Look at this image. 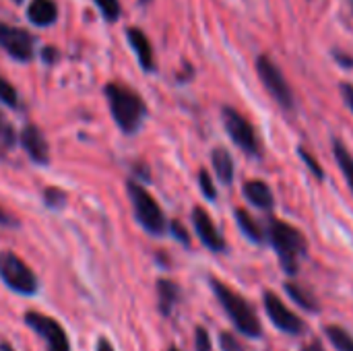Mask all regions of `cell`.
Returning a JSON list of instances; mask_svg holds the SVG:
<instances>
[{"instance_id":"7c38bea8","label":"cell","mask_w":353,"mask_h":351,"mask_svg":"<svg viewBox=\"0 0 353 351\" xmlns=\"http://www.w3.org/2000/svg\"><path fill=\"white\" fill-rule=\"evenodd\" d=\"M21 143L25 147V151L29 153V157L35 161V163H48L50 161V149H48V143L41 134V130L33 124L25 126L21 130Z\"/></svg>"},{"instance_id":"603a6c76","label":"cell","mask_w":353,"mask_h":351,"mask_svg":"<svg viewBox=\"0 0 353 351\" xmlns=\"http://www.w3.org/2000/svg\"><path fill=\"white\" fill-rule=\"evenodd\" d=\"M95 4L99 6L101 14L108 21H116L120 17V2L118 0H95Z\"/></svg>"},{"instance_id":"ffe728a7","label":"cell","mask_w":353,"mask_h":351,"mask_svg":"<svg viewBox=\"0 0 353 351\" xmlns=\"http://www.w3.org/2000/svg\"><path fill=\"white\" fill-rule=\"evenodd\" d=\"M333 149H335V159H337L339 168L343 170V174H345V178H347V182H350V186H352L353 190V157L350 155V151L345 149V145L341 141H335Z\"/></svg>"},{"instance_id":"8fae6325","label":"cell","mask_w":353,"mask_h":351,"mask_svg":"<svg viewBox=\"0 0 353 351\" xmlns=\"http://www.w3.org/2000/svg\"><path fill=\"white\" fill-rule=\"evenodd\" d=\"M192 223H194V230H196L201 242H203L209 250L221 252V250L225 248V242H223L221 234L217 232L213 219L209 217V213H207L205 209L194 207V211H192Z\"/></svg>"},{"instance_id":"e0dca14e","label":"cell","mask_w":353,"mask_h":351,"mask_svg":"<svg viewBox=\"0 0 353 351\" xmlns=\"http://www.w3.org/2000/svg\"><path fill=\"white\" fill-rule=\"evenodd\" d=\"M211 159H213V168H215L217 178L223 184H232V180H234V159H232V155L225 149L219 147V149L213 151Z\"/></svg>"},{"instance_id":"83f0119b","label":"cell","mask_w":353,"mask_h":351,"mask_svg":"<svg viewBox=\"0 0 353 351\" xmlns=\"http://www.w3.org/2000/svg\"><path fill=\"white\" fill-rule=\"evenodd\" d=\"M172 232H174V236L182 242V244H190V238H188V234H186V230H184V225H180L178 221H174L172 223Z\"/></svg>"},{"instance_id":"9a60e30c","label":"cell","mask_w":353,"mask_h":351,"mask_svg":"<svg viewBox=\"0 0 353 351\" xmlns=\"http://www.w3.org/2000/svg\"><path fill=\"white\" fill-rule=\"evenodd\" d=\"M29 21L33 25H39V27H46V25H52L58 17V8H56V2L54 0H33L29 4V12H27Z\"/></svg>"},{"instance_id":"f546056e","label":"cell","mask_w":353,"mask_h":351,"mask_svg":"<svg viewBox=\"0 0 353 351\" xmlns=\"http://www.w3.org/2000/svg\"><path fill=\"white\" fill-rule=\"evenodd\" d=\"M341 91H343V97H345L347 106L352 108V112H353V85H350V83H343V85H341Z\"/></svg>"},{"instance_id":"ba28073f","label":"cell","mask_w":353,"mask_h":351,"mask_svg":"<svg viewBox=\"0 0 353 351\" xmlns=\"http://www.w3.org/2000/svg\"><path fill=\"white\" fill-rule=\"evenodd\" d=\"M25 323L48 341V351H70V343H68L64 329L54 319L37 314V312H27Z\"/></svg>"},{"instance_id":"277c9868","label":"cell","mask_w":353,"mask_h":351,"mask_svg":"<svg viewBox=\"0 0 353 351\" xmlns=\"http://www.w3.org/2000/svg\"><path fill=\"white\" fill-rule=\"evenodd\" d=\"M128 197L137 215V221L153 236H161L165 232V215L161 211V207L157 205V201L149 194V190H145L141 184L137 182H128Z\"/></svg>"},{"instance_id":"3957f363","label":"cell","mask_w":353,"mask_h":351,"mask_svg":"<svg viewBox=\"0 0 353 351\" xmlns=\"http://www.w3.org/2000/svg\"><path fill=\"white\" fill-rule=\"evenodd\" d=\"M211 288H213L217 300L221 302V306L225 308V312L230 314L236 329L246 337H261L263 329H261V323H259L252 306L240 294H236L234 290H230L225 283H221L217 279H211Z\"/></svg>"},{"instance_id":"52a82bcc","label":"cell","mask_w":353,"mask_h":351,"mask_svg":"<svg viewBox=\"0 0 353 351\" xmlns=\"http://www.w3.org/2000/svg\"><path fill=\"white\" fill-rule=\"evenodd\" d=\"M223 124H225V130L232 137V141L242 151H246L248 155H259L261 153L256 132H254L252 124L240 112H236L234 108H223Z\"/></svg>"},{"instance_id":"d4e9b609","label":"cell","mask_w":353,"mask_h":351,"mask_svg":"<svg viewBox=\"0 0 353 351\" xmlns=\"http://www.w3.org/2000/svg\"><path fill=\"white\" fill-rule=\"evenodd\" d=\"M219 343H221V350L223 351H244V348L240 345V341L232 333H221Z\"/></svg>"},{"instance_id":"5bb4252c","label":"cell","mask_w":353,"mask_h":351,"mask_svg":"<svg viewBox=\"0 0 353 351\" xmlns=\"http://www.w3.org/2000/svg\"><path fill=\"white\" fill-rule=\"evenodd\" d=\"M244 197L252 205H256L259 209H265V211L273 209V205H275L273 192H271V188L263 180H248L244 184Z\"/></svg>"},{"instance_id":"836d02e7","label":"cell","mask_w":353,"mask_h":351,"mask_svg":"<svg viewBox=\"0 0 353 351\" xmlns=\"http://www.w3.org/2000/svg\"><path fill=\"white\" fill-rule=\"evenodd\" d=\"M4 128V120H2V114H0V130Z\"/></svg>"},{"instance_id":"8992f818","label":"cell","mask_w":353,"mask_h":351,"mask_svg":"<svg viewBox=\"0 0 353 351\" xmlns=\"http://www.w3.org/2000/svg\"><path fill=\"white\" fill-rule=\"evenodd\" d=\"M256 72L263 81V85L267 87V91L273 95V99L285 108V110H292L294 108V93H292V87L288 85L283 72L279 70V66L269 58V56H259L256 60Z\"/></svg>"},{"instance_id":"44dd1931","label":"cell","mask_w":353,"mask_h":351,"mask_svg":"<svg viewBox=\"0 0 353 351\" xmlns=\"http://www.w3.org/2000/svg\"><path fill=\"white\" fill-rule=\"evenodd\" d=\"M327 337L337 351H353V337L341 327H327Z\"/></svg>"},{"instance_id":"f1b7e54d","label":"cell","mask_w":353,"mask_h":351,"mask_svg":"<svg viewBox=\"0 0 353 351\" xmlns=\"http://www.w3.org/2000/svg\"><path fill=\"white\" fill-rule=\"evenodd\" d=\"M300 155H302V159H304V161H306V163L310 166V170H312V172H314V174H316L319 178H323V176H325V174H323V170H319V163H316V161H314V159L310 157V153H306L304 149H300Z\"/></svg>"},{"instance_id":"1f68e13d","label":"cell","mask_w":353,"mask_h":351,"mask_svg":"<svg viewBox=\"0 0 353 351\" xmlns=\"http://www.w3.org/2000/svg\"><path fill=\"white\" fill-rule=\"evenodd\" d=\"M304 351H325V350H323V345H321L319 341H312L310 345H306V348H304Z\"/></svg>"},{"instance_id":"7402d4cb","label":"cell","mask_w":353,"mask_h":351,"mask_svg":"<svg viewBox=\"0 0 353 351\" xmlns=\"http://www.w3.org/2000/svg\"><path fill=\"white\" fill-rule=\"evenodd\" d=\"M0 101L6 103V106H10V108H17V103H19V97H17L14 87L6 79H2V77H0Z\"/></svg>"},{"instance_id":"d590c367","label":"cell","mask_w":353,"mask_h":351,"mask_svg":"<svg viewBox=\"0 0 353 351\" xmlns=\"http://www.w3.org/2000/svg\"><path fill=\"white\" fill-rule=\"evenodd\" d=\"M17 2H21V0H17Z\"/></svg>"},{"instance_id":"7a4b0ae2","label":"cell","mask_w":353,"mask_h":351,"mask_svg":"<svg viewBox=\"0 0 353 351\" xmlns=\"http://www.w3.org/2000/svg\"><path fill=\"white\" fill-rule=\"evenodd\" d=\"M105 97H108V103H110L116 124L124 132H134L145 116L143 99L134 91H130L122 85H116V83H110L105 87Z\"/></svg>"},{"instance_id":"4fadbf2b","label":"cell","mask_w":353,"mask_h":351,"mask_svg":"<svg viewBox=\"0 0 353 351\" xmlns=\"http://www.w3.org/2000/svg\"><path fill=\"white\" fill-rule=\"evenodd\" d=\"M128 41L132 46V50L137 52V58L141 62V66L145 70H153L155 68V58H153V48L149 43V37L141 31V29H128Z\"/></svg>"},{"instance_id":"2e32d148","label":"cell","mask_w":353,"mask_h":351,"mask_svg":"<svg viewBox=\"0 0 353 351\" xmlns=\"http://www.w3.org/2000/svg\"><path fill=\"white\" fill-rule=\"evenodd\" d=\"M157 294H159V310L163 317H170L176 302H178V296H180V290L174 281L170 279H159L157 281Z\"/></svg>"},{"instance_id":"ac0fdd59","label":"cell","mask_w":353,"mask_h":351,"mask_svg":"<svg viewBox=\"0 0 353 351\" xmlns=\"http://www.w3.org/2000/svg\"><path fill=\"white\" fill-rule=\"evenodd\" d=\"M236 221L240 225V230L252 240V242H265V232L261 230V225L256 223L254 217H250V213H246L244 209H238L236 211Z\"/></svg>"},{"instance_id":"cb8c5ba5","label":"cell","mask_w":353,"mask_h":351,"mask_svg":"<svg viewBox=\"0 0 353 351\" xmlns=\"http://www.w3.org/2000/svg\"><path fill=\"white\" fill-rule=\"evenodd\" d=\"M199 182H201V190H203V194L207 197V199H215L217 197V190H215V186H213V180H211V176H209V172L207 170H201L199 172Z\"/></svg>"},{"instance_id":"5b68a950","label":"cell","mask_w":353,"mask_h":351,"mask_svg":"<svg viewBox=\"0 0 353 351\" xmlns=\"http://www.w3.org/2000/svg\"><path fill=\"white\" fill-rule=\"evenodd\" d=\"M0 277L17 294L31 296L37 292V277L12 252H0Z\"/></svg>"},{"instance_id":"9c48e42d","label":"cell","mask_w":353,"mask_h":351,"mask_svg":"<svg viewBox=\"0 0 353 351\" xmlns=\"http://www.w3.org/2000/svg\"><path fill=\"white\" fill-rule=\"evenodd\" d=\"M265 310L271 319V323L281 329L283 333H290V335H300L304 331V323L300 321V317H296L283 302L277 294L273 292H267L265 294Z\"/></svg>"},{"instance_id":"e575fe53","label":"cell","mask_w":353,"mask_h":351,"mask_svg":"<svg viewBox=\"0 0 353 351\" xmlns=\"http://www.w3.org/2000/svg\"><path fill=\"white\" fill-rule=\"evenodd\" d=\"M170 351H178V350H176V348H172V350H170Z\"/></svg>"},{"instance_id":"d6a6232c","label":"cell","mask_w":353,"mask_h":351,"mask_svg":"<svg viewBox=\"0 0 353 351\" xmlns=\"http://www.w3.org/2000/svg\"><path fill=\"white\" fill-rule=\"evenodd\" d=\"M0 351H14L8 343H0Z\"/></svg>"},{"instance_id":"4316f807","label":"cell","mask_w":353,"mask_h":351,"mask_svg":"<svg viewBox=\"0 0 353 351\" xmlns=\"http://www.w3.org/2000/svg\"><path fill=\"white\" fill-rule=\"evenodd\" d=\"M64 201H66L64 192H60V190H56V188H50V190H46V203H48V205H52V207H58V205H62Z\"/></svg>"},{"instance_id":"d6986e66","label":"cell","mask_w":353,"mask_h":351,"mask_svg":"<svg viewBox=\"0 0 353 351\" xmlns=\"http://www.w3.org/2000/svg\"><path fill=\"white\" fill-rule=\"evenodd\" d=\"M285 292H288L290 298H292L296 304H300L302 308H306V310H319V304L314 302V296H312L306 288L288 281V283H285Z\"/></svg>"},{"instance_id":"6da1fadb","label":"cell","mask_w":353,"mask_h":351,"mask_svg":"<svg viewBox=\"0 0 353 351\" xmlns=\"http://www.w3.org/2000/svg\"><path fill=\"white\" fill-rule=\"evenodd\" d=\"M269 238L277 250V257L283 265V269L290 275L298 273L300 261L306 257L308 250V242L302 236V232L281 219H269Z\"/></svg>"},{"instance_id":"4dcf8cb0","label":"cell","mask_w":353,"mask_h":351,"mask_svg":"<svg viewBox=\"0 0 353 351\" xmlns=\"http://www.w3.org/2000/svg\"><path fill=\"white\" fill-rule=\"evenodd\" d=\"M97 351H114V350H112V345H110V341H108V339H99V341H97Z\"/></svg>"},{"instance_id":"484cf974","label":"cell","mask_w":353,"mask_h":351,"mask_svg":"<svg viewBox=\"0 0 353 351\" xmlns=\"http://www.w3.org/2000/svg\"><path fill=\"white\" fill-rule=\"evenodd\" d=\"M194 341H196V351H211V339H209V333H207L203 327H199V329H196Z\"/></svg>"},{"instance_id":"30bf717a","label":"cell","mask_w":353,"mask_h":351,"mask_svg":"<svg viewBox=\"0 0 353 351\" xmlns=\"http://www.w3.org/2000/svg\"><path fill=\"white\" fill-rule=\"evenodd\" d=\"M0 48H4L14 60H31L33 56V39L25 29L10 27L6 23H0Z\"/></svg>"}]
</instances>
